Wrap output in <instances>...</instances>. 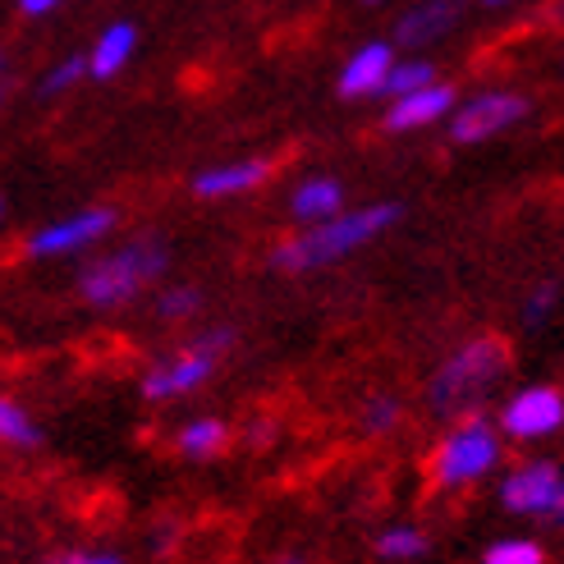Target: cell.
<instances>
[{"label":"cell","instance_id":"1","mask_svg":"<svg viewBox=\"0 0 564 564\" xmlns=\"http://www.w3.org/2000/svg\"><path fill=\"white\" fill-rule=\"evenodd\" d=\"M400 220V207L394 203H381V207H362V212H349V216H335L317 230H303L285 243L271 248V267L280 271H313V267H326L335 258H345V252L362 248L368 239H377L386 225Z\"/></svg>","mask_w":564,"mask_h":564},{"label":"cell","instance_id":"2","mask_svg":"<svg viewBox=\"0 0 564 564\" xmlns=\"http://www.w3.org/2000/svg\"><path fill=\"white\" fill-rule=\"evenodd\" d=\"M510 372V345L500 335H482V340L464 345L459 354H449L441 362V372L432 381V409L436 413H473L477 400Z\"/></svg>","mask_w":564,"mask_h":564},{"label":"cell","instance_id":"3","mask_svg":"<svg viewBox=\"0 0 564 564\" xmlns=\"http://www.w3.org/2000/svg\"><path fill=\"white\" fill-rule=\"evenodd\" d=\"M165 271V248L161 243H129L110 258L93 262L88 271L78 275V294L97 303V307H116L129 303L133 294H143L152 280Z\"/></svg>","mask_w":564,"mask_h":564},{"label":"cell","instance_id":"4","mask_svg":"<svg viewBox=\"0 0 564 564\" xmlns=\"http://www.w3.org/2000/svg\"><path fill=\"white\" fill-rule=\"evenodd\" d=\"M230 345H235V335H230V330H207L193 349H184L180 358H171L165 368H156V372L143 381L148 400H175V394H184V390H193V386H203V381L212 377V368H216V358L230 349Z\"/></svg>","mask_w":564,"mask_h":564},{"label":"cell","instance_id":"5","mask_svg":"<svg viewBox=\"0 0 564 564\" xmlns=\"http://www.w3.org/2000/svg\"><path fill=\"white\" fill-rule=\"evenodd\" d=\"M491 464H496V436L487 422H477V417H468L464 427L449 432V441L441 445V482L445 487L473 482V477H482Z\"/></svg>","mask_w":564,"mask_h":564},{"label":"cell","instance_id":"6","mask_svg":"<svg viewBox=\"0 0 564 564\" xmlns=\"http://www.w3.org/2000/svg\"><path fill=\"white\" fill-rule=\"evenodd\" d=\"M523 110H528V101L519 93H487V97L468 101L459 116L449 120V138H455V143H482V138L523 120Z\"/></svg>","mask_w":564,"mask_h":564},{"label":"cell","instance_id":"7","mask_svg":"<svg viewBox=\"0 0 564 564\" xmlns=\"http://www.w3.org/2000/svg\"><path fill=\"white\" fill-rule=\"evenodd\" d=\"M500 422H505V432L519 436V441L551 436L560 422H564V394H560L555 386H532V390L514 394Z\"/></svg>","mask_w":564,"mask_h":564},{"label":"cell","instance_id":"8","mask_svg":"<svg viewBox=\"0 0 564 564\" xmlns=\"http://www.w3.org/2000/svg\"><path fill=\"white\" fill-rule=\"evenodd\" d=\"M110 220H116V216H110L106 207L78 212V216L61 220V225H51V230H37L33 239H28V252H33V258H51V252H74V248H83V243L101 239V235L110 230Z\"/></svg>","mask_w":564,"mask_h":564},{"label":"cell","instance_id":"9","mask_svg":"<svg viewBox=\"0 0 564 564\" xmlns=\"http://www.w3.org/2000/svg\"><path fill=\"white\" fill-rule=\"evenodd\" d=\"M555 487H560V468L555 464H528V468L505 477L500 500L510 505V510H519V514H546Z\"/></svg>","mask_w":564,"mask_h":564},{"label":"cell","instance_id":"10","mask_svg":"<svg viewBox=\"0 0 564 564\" xmlns=\"http://www.w3.org/2000/svg\"><path fill=\"white\" fill-rule=\"evenodd\" d=\"M449 106H455V88H441V83H427V88H417V93H409V97L394 101V110L386 116V129H394V133H404V129H422V124L441 120Z\"/></svg>","mask_w":564,"mask_h":564},{"label":"cell","instance_id":"11","mask_svg":"<svg viewBox=\"0 0 564 564\" xmlns=\"http://www.w3.org/2000/svg\"><path fill=\"white\" fill-rule=\"evenodd\" d=\"M464 14V0H422V6L413 14L400 19V28H394V42L400 46H422V42H436L449 23H455Z\"/></svg>","mask_w":564,"mask_h":564},{"label":"cell","instance_id":"12","mask_svg":"<svg viewBox=\"0 0 564 564\" xmlns=\"http://www.w3.org/2000/svg\"><path fill=\"white\" fill-rule=\"evenodd\" d=\"M390 46L386 42H368L354 61L345 65L340 74V97H368V93H381V83L390 74Z\"/></svg>","mask_w":564,"mask_h":564},{"label":"cell","instance_id":"13","mask_svg":"<svg viewBox=\"0 0 564 564\" xmlns=\"http://www.w3.org/2000/svg\"><path fill=\"white\" fill-rule=\"evenodd\" d=\"M271 175L267 161H239V165H220V171H203L193 180V193L203 197H225V193H243V188H258Z\"/></svg>","mask_w":564,"mask_h":564},{"label":"cell","instance_id":"14","mask_svg":"<svg viewBox=\"0 0 564 564\" xmlns=\"http://www.w3.org/2000/svg\"><path fill=\"white\" fill-rule=\"evenodd\" d=\"M133 42H138L133 23H116V28H106V33H101V42H97V51L88 55V69H93L97 78L120 74V69H124V61L133 55Z\"/></svg>","mask_w":564,"mask_h":564},{"label":"cell","instance_id":"15","mask_svg":"<svg viewBox=\"0 0 564 564\" xmlns=\"http://www.w3.org/2000/svg\"><path fill=\"white\" fill-rule=\"evenodd\" d=\"M345 203V188L335 180H307L299 193H294V216L303 220H322V216H335Z\"/></svg>","mask_w":564,"mask_h":564},{"label":"cell","instance_id":"16","mask_svg":"<svg viewBox=\"0 0 564 564\" xmlns=\"http://www.w3.org/2000/svg\"><path fill=\"white\" fill-rule=\"evenodd\" d=\"M225 441H230V427H225V422H216V417L188 422V427L180 432V449H184V455H193V459L216 455V449H220Z\"/></svg>","mask_w":564,"mask_h":564},{"label":"cell","instance_id":"17","mask_svg":"<svg viewBox=\"0 0 564 564\" xmlns=\"http://www.w3.org/2000/svg\"><path fill=\"white\" fill-rule=\"evenodd\" d=\"M0 441L6 445H19V449H33L42 445V432L28 422V413L14 404V400H0Z\"/></svg>","mask_w":564,"mask_h":564},{"label":"cell","instance_id":"18","mask_svg":"<svg viewBox=\"0 0 564 564\" xmlns=\"http://www.w3.org/2000/svg\"><path fill=\"white\" fill-rule=\"evenodd\" d=\"M432 78H436V69H432L427 61H413V65H394V69L386 74V83H381V93L409 97V93H417V88H427Z\"/></svg>","mask_w":564,"mask_h":564},{"label":"cell","instance_id":"19","mask_svg":"<svg viewBox=\"0 0 564 564\" xmlns=\"http://www.w3.org/2000/svg\"><path fill=\"white\" fill-rule=\"evenodd\" d=\"M377 551L390 555V560H400V555H422L427 542H422V532H413V528H394V532H381L377 538Z\"/></svg>","mask_w":564,"mask_h":564},{"label":"cell","instance_id":"20","mask_svg":"<svg viewBox=\"0 0 564 564\" xmlns=\"http://www.w3.org/2000/svg\"><path fill=\"white\" fill-rule=\"evenodd\" d=\"M362 427L377 432V436L394 432V427H400V404L386 400V394H381V400H368V409H362Z\"/></svg>","mask_w":564,"mask_h":564},{"label":"cell","instance_id":"21","mask_svg":"<svg viewBox=\"0 0 564 564\" xmlns=\"http://www.w3.org/2000/svg\"><path fill=\"white\" fill-rule=\"evenodd\" d=\"M487 564H542V546L532 542H500L487 551Z\"/></svg>","mask_w":564,"mask_h":564},{"label":"cell","instance_id":"22","mask_svg":"<svg viewBox=\"0 0 564 564\" xmlns=\"http://www.w3.org/2000/svg\"><path fill=\"white\" fill-rule=\"evenodd\" d=\"M193 307H197V290L180 285V290H171V294L161 299V307H156V313H161L165 322H180V317H188V313H193Z\"/></svg>","mask_w":564,"mask_h":564},{"label":"cell","instance_id":"23","mask_svg":"<svg viewBox=\"0 0 564 564\" xmlns=\"http://www.w3.org/2000/svg\"><path fill=\"white\" fill-rule=\"evenodd\" d=\"M555 294H560V285H555V280H551V285H542L538 294H532V299H528V313H523V317H528V326H542V322H546V313H551V303H555Z\"/></svg>","mask_w":564,"mask_h":564},{"label":"cell","instance_id":"24","mask_svg":"<svg viewBox=\"0 0 564 564\" xmlns=\"http://www.w3.org/2000/svg\"><path fill=\"white\" fill-rule=\"evenodd\" d=\"M83 69H88V61H83V55H74V61H65L61 69H55V74L46 78V93H65L74 78H83Z\"/></svg>","mask_w":564,"mask_h":564},{"label":"cell","instance_id":"25","mask_svg":"<svg viewBox=\"0 0 564 564\" xmlns=\"http://www.w3.org/2000/svg\"><path fill=\"white\" fill-rule=\"evenodd\" d=\"M546 523H564V477H560V487H555V496L546 505Z\"/></svg>","mask_w":564,"mask_h":564},{"label":"cell","instance_id":"26","mask_svg":"<svg viewBox=\"0 0 564 564\" xmlns=\"http://www.w3.org/2000/svg\"><path fill=\"white\" fill-rule=\"evenodd\" d=\"M51 564H120L116 555H61V560H51Z\"/></svg>","mask_w":564,"mask_h":564},{"label":"cell","instance_id":"27","mask_svg":"<svg viewBox=\"0 0 564 564\" xmlns=\"http://www.w3.org/2000/svg\"><path fill=\"white\" fill-rule=\"evenodd\" d=\"M19 6H23V14H46V10L61 6V0H19Z\"/></svg>","mask_w":564,"mask_h":564},{"label":"cell","instance_id":"28","mask_svg":"<svg viewBox=\"0 0 564 564\" xmlns=\"http://www.w3.org/2000/svg\"><path fill=\"white\" fill-rule=\"evenodd\" d=\"M275 564H303V560L299 555H285V560H275Z\"/></svg>","mask_w":564,"mask_h":564},{"label":"cell","instance_id":"29","mask_svg":"<svg viewBox=\"0 0 564 564\" xmlns=\"http://www.w3.org/2000/svg\"><path fill=\"white\" fill-rule=\"evenodd\" d=\"M482 6H510V0H482Z\"/></svg>","mask_w":564,"mask_h":564},{"label":"cell","instance_id":"30","mask_svg":"<svg viewBox=\"0 0 564 564\" xmlns=\"http://www.w3.org/2000/svg\"><path fill=\"white\" fill-rule=\"evenodd\" d=\"M555 14H560V19H564V0H560V6H555Z\"/></svg>","mask_w":564,"mask_h":564},{"label":"cell","instance_id":"31","mask_svg":"<svg viewBox=\"0 0 564 564\" xmlns=\"http://www.w3.org/2000/svg\"><path fill=\"white\" fill-rule=\"evenodd\" d=\"M0 212H6V207H0Z\"/></svg>","mask_w":564,"mask_h":564},{"label":"cell","instance_id":"32","mask_svg":"<svg viewBox=\"0 0 564 564\" xmlns=\"http://www.w3.org/2000/svg\"><path fill=\"white\" fill-rule=\"evenodd\" d=\"M368 6H372V0H368Z\"/></svg>","mask_w":564,"mask_h":564}]
</instances>
